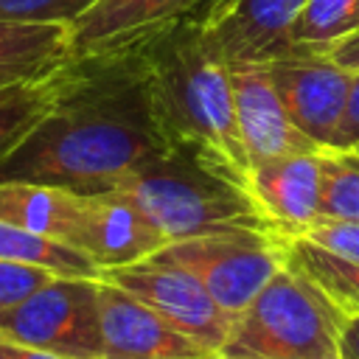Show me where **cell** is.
<instances>
[{
  "mask_svg": "<svg viewBox=\"0 0 359 359\" xmlns=\"http://www.w3.org/2000/svg\"><path fill=\"white\" fill-rule=\"evenodd\" d=\"M168 151L151 112L137 39H129L59 67L56 107L0 160V182L95 196Z\"/></svg>",
  "mask_w": 359,
  "mask_h": 359,
  "instance_id": "obj_1",
  "label": "cell"
},
{
  "mask_svg": "<svg viewBox=\"0 0 359 359\" xmlns=\"http://www.w3.org/2000/svg\"><path fill=\"white\" fill-rule=\"evenodd\" d=\"M135 39L168 149L247 188L250 160L238 137L230 65L210 48L205 28L174 17Z\"/></svg>",
  "mask_w": 359,
  "mask_h": 359,
  "instance_id": "obj_2",
  "label": "cell"
},
{
  "mask_svg": "<svg viewBox=\"0 0 359 359\" xmlns=\"http://www.w3.org/2000/svg\"><path fill=\"white\" fill-rule=\"evenodd\" d=\"M115 191L151 222L165 244L224 230L272 233L247 188L180 151L151 160Z\"/></svg>",
  "mask_w": 359,
  "mask_h": 359,
  "instance_id": "obj_3",
  "label": "cell"
},
{
  "mask_svg": "<svg viewBox=\"0 0 359 359\" xmlns=\"http://www.w3.org/2000/svg\"><path fill=\"white\" fill-rule=\"evenodd\" d=\"M345 320L337 303L286 261L233 320L222 356L339 359Z\"/></svg>",
  "mask_w": 359,
  "mask_h": 359,
  "instance_id": "obj_4",
  "label": "cell"
},
{
  "mask_svg": "<svg viewBox=\"0 0 359 359\" xmlns=\"http://www.w3.org/2000/svg\"><path fill=\"white\" fill-rule=\"evenodd\" d=\"M286 244L269 230H224L165 244L154 258L191 272L230 317H238L286 266Z\"/></svg>",
  "mask_w": 359,
  "mask_h": 359,
  "instance_id": "obj_5",
  "label": "cell"
},
{
  "mask_svg": "<svg viewBox=\"0 0 359 359\" xmlns=\"http://www.w3.org/2000/svg\"><path fill=\"white\" fill-rule=\"evenodd\" d=\"M101 278H50L22 303L0 311V337L65 359H104Z\"/></svg>",
  "mask_w": 359,
  "mask_h": 359,
  "instance_id": "obj_6",
  "label": "cell"
},
{
  "mask_svg": "<svg viewBox=\"0 0 359 359\" xmlns=\"http://www.w3.org/2000/svg\"><path fill=\"white\" fill-rule=\"evenodd\" d=\"M104 280L121 286L154 314H160L168 325L182 331L185 337L196 339L208 351L222 356V348L230 337L233 320L210 294L208 289L182 266H174L160 258H146L129 266L101 272Z\"/></svg>",
  "mask_w": 359,
  "mask_h": 359,
  "instance_id": "obj_7",
  "label": "cell"
},
{
  "mask_svg": "<svg viewBox=\"0 0 359 359\" xmlns=\"http://www.w3.org/2000/svg\"><path fill=\"white\" fill-rule=\"evenodd\" d=\"M261 65L297 129L323 151H342V126L353 73L311 50L278 56Z\"/></svg>",
  "mask_w": 359,
  "mask_h": 359,
  "instance_id": "obj_8",
  "label": "cell"
},
{
  "mask_svg": "<svg viewBox=\"0 0 359 359\" xmlns=\"http://www.w3.org/2000/svg\"><path fill=\"white\" fill-rule=\"evenodd\" d=\"M230 79H233L238 137H241L250 165L323 151L289 118V112L261 62L230 65Z\"/></svg>",
  "mask_w": 359,
  "mask_h": 359,
  "instance_id": "obj_9",
  "label": "cell"
},
{
  "mask_svg": "<svg viewBox=\"0 0 359 359\" xmlns=\"http://www.w3.org/2000/svg\"><path fill=\"white\" fill-rule=\"evenodd\" d=\"M104 359H219L109 280H98Z\"/></svg>",
  "mask_w": 359,
  "mask_h": 359,
  "instance_id": "obj_10",
  "label": "cell"
},
{
  "mask_svg": "<svg viewBox=\"0 0 359 359\" xmlns=\"http://www.w3.org/2000/svg\"><path fill=\"white\" fill-rule=\"evenodd\" d=\"M320 154L323 151H311L250 165V196L255 199L272 233H278L286 241L306 236L309 227L320 219Z\"/></svg>",
  "mask_w": 359,
  "mask_h": 359,
  "instance_id": "obj_11",
  "label": "cell"
},
{
  "mask_svg": "<svg viewBox=\"0 0 359 359\" xmlns=\"http://www.w3.org/2000/svg\"><path fill=\"white\" fill-rule=\"evenodd\" d=\"M163 247L165 238L118 191L84 196L79 250L93 258L101 272L146 261Z\"/></svg>",
  "mask_w": 359,
  "mask_h": 359,
  "instance_id": "obj_12",
  "label": "cell"
},
{
  "mask_svg": "<svg viewBox=\"0 0 359 359\" xmlns=\"http://www.w3.org/2000/svg\"><path fill=\"white\" fill-rule=\"evenodd\" d=\"M306 0H233L202 25L210 48L227 62H269L286 56V34Z\"/></svg>",
  "mask_w": 359,
  "mask_h": 359,
  "instance_id": "obj_13",
  "label": "cell"
},
{
  "mask_svg": "<svg viewBox=\"0 0 359 359\" xmlns=\"http://www.w3.org/2000/svg\"><path fill=\"white\" fill-rule=\"evenodd\" d=\"M194 0H95L70 22V59L87 56L180 17Z\"/></svg>",
  "mask_w": 359,
  "mask_h": 359,
  "instance_id": "obj_14",
  "label": "cell"
},
{
  "mask_svg": "<svg viewBox=\"0 0 359 359\" xmlns=\"http://www.w3.org/2000/svg\"><path fill=\"white\" fill-rule=\"evenodd\" d=\"M81 219L84 194L39 182H0V222L79 250Z\"/></svg>",
  "mask_w": 359,
  "mask_h": 359,
  "instance_id": "obj_15",
  "label": "cell"
},
{
  "mask_svg": "<svg viewBox=\"0 0 359 359\" xmlns=\"http://www.w3.org/2000/svg\"><path fill=\"white\" fill-rule=\"evenodd\" d=\"M70 62L67 22H6L0 20V70L45 76Z\"/></svg>",
  "mask_w": 359,
  "mask_h": 359,
  "instance_id": "obj_16",
  "label": "cell"
},
{
  "mask_svg": "<svg viewBox=\"0 0 359 359\" xmlns=\"http://www.w3.org/2000/svg\"><path fill=\"white\" fill-rule=\"evenodd\" d=\"M56 101H59V67L45 76H34L0 87V160L8 157L11 149H17L25 140V135L56 107Z\"/></svg>",
  "mask_w": 359,
  "mask_h": 359,
  "instance_id": "obj_17",
  "label": "cell"
},
{
  "mask_svg": "<svg viewBox=\"0 0 359 359\" xmlns=\"http://www.w3.org/2000/svg\"><path fill=\"white\" fill-rule=\"evenodd\" d=\"M286 261L311 278L345 317L359 314V264L325 252L309 238H292L286 244Z\"/></svg>",
  "mask_w": 359,
  "mask_h": 359,
  "instance_id": "obj_18",
  "label": "cell"
},
{
  "mask_svg": "<svg viewBox=\"0 0 359 359\" xmlns=\"http://www.w3.org/2000/svg\"><path fill=\"white\" fill-rule=\"evenodd\" d=\"M0 258L42 266L59 278H101V269L84 252L0 222Z\"/></svg>",
  "mask_w": 359,
  "mask_h": 359,
  "instance_id": "obj_19",
  "label": "cell"
},
{
  "mask_svg": "<svg viewBox=\"0 0 359 359\" xmlns=\"http://www.w3.org/2000/svg\"><path fill=\"white\" fill-rule=\"evenodd\" d=\"M359 31V0H306L286 34V56L325 53L337 39Z\"/></svg>",
  "mask_w": 359,
  "mask_h": 359,
  "instance_id": "obj_20",
  "label": "cell"
},
{
  "mask_svg": "<svg viewBox=\"0 0 359 359\" xmlns=\"http://www.w3.org/2000/svg\"><path fill=\"white\" fill-rule=\"evenodd\" d=\"M320 219L359 222V154L323 151Z\"/></svg>",
  "mask_w": 359,
  "mask_h": 359,
  "instance_id": "obj_21",
  "label": "cell"
},
{
  "mask_svg": "<svg viewBox=\"0 0 359 359\" xmlns=\"http://www.w3.org/2000/svg\"><path fill=\"white\" fill-rule=\"evenodd\" d=\"M95 0H0L6 22H73Z\"/></svg>",
  "mask_w": 359,
  "mask_h": 359,
  "instance_id": "obj_22",
  "label": "cell"
},
{
  "mask_svg": "<svg viewBox=\"0 0 359 359\" xmlns=\"http://www.w3.org/2000/svg\"><path fill=\"white\" fill-rule=\"evenodd\" d=\"M50 278H56V275L42 269V266H31V264L3 261L0 258V311L22 303L28 294H34Z\"/></svg>",
  "mask_w": 359,
  "mask_h": 359,
  "instance_id": "obj_23",
  "label": "cell"
},
{
  "mask_svg": "<svg viewBox=\"0 0 359 359\" xmlns=\"http://www.w3.org/2000/svg\"><path fill=\"white\" fill-rule=\"evenodd\" d=\"M311 244L323 247L331 255L359 264V222H339V219H317L306 236Z\"/></svg>",
  "mask_w": 359,
  "mask_h": 359,
  "instance_id": "obj_24",
  "label": "cell"
},
{
  "mask_svg": "<svg viewBox=\"0 0 359 359\" xmlns=\"http://www.w3.org/2000/svg\"><path fill=\"white\" fill-rule=\"evenodd\" d=\"M323 56H328L334 65H339V67H345L351 73H359V31L337 39Z\"/></svg>",
  "mask_w": 359,
  "mask_h": 359,
  "instance_id": "obj_25",
  "label": "cell"
},
{
  "mask_svg": "<svg viewBox=\"0 0 359 359\" xmlns=\"http://www.w3.org/2000/svg\"><path fill=\"white\" fill-rule=\"evenodd\" d=\"M359 146V73H353L345 126H342V151H353Z\"/></svg>",
  "mask_w": 359,
  "mask_h": 359,
  "instance_id": "obj_26",
  "label": "cell"
},
{
  "mask_svg": "<svg viewBox=\"0 0 359 359\" xmlns=\"http://www.w3.org/2000/svg\"><path fill=\"white\" fill-rule=\"evenodd\" d=\"M230 3H233V0H194L180 17L194 20V22H199V25H208V22H213Z\"/></svg>",
  "mask_w": 359,
  "mask_h": 359,
  "instance_id": "obj_27",
  "label": "cell"
},
{
  "mask_svg": "<svg viewBox=\"0 0 359 359\" xmlns=\"http://www.w3.org/2000/svg\"><path fill=\"white\" fill-rule=\"evenodd\" d=\"M339 359H359V314L348 317L339 334Z\"/></svg>",
  "mask_w": 359,
  "mask_h": 359,
  "instance_id": "obj_28",
  "label": "cell"
},
{
  "mask_svg": "<svg viewBox=\"0 0 359 359\" xmlns=\"http://www.w3.org/2000/svg\"><path fill=\"white\" fill-rule=\"evenodd\" d=\"M3 351L8 359H65V356H56V353H48V351H36V348H22V345H14L3 337Z\"/></svg>",
  "mask_w": 359,
  "mask_h": 359,
  "instance_id": "obj_29",
  "label": "cell"
},
{
  "mask_svg": "<svg viewBox=\"0 0 359 359\" xmlns=\"http://www.w3.org/2000/svg\"><path fill=\"white\" fill-rule=\"evenodd\" d=\"M22 79H34V76H25V73H17V70H0V87H6L11 81H22Z\"/></svg>",
  "mask_w": 359,
  "mask_h": 359,
  "instance_id": "obj_30",
  "label": "cell"
},
{
  "mask_svg": "<svg viewBox=\"0 0 359 359\" xmlns=\"http://www.w3.org/2000/svg\"><path fill=\"white\" fill-rule=\"evenodd\" d=\"M219 359H261V356H219Z\"/></svg>",
  "mask_w": 359,
  "mask_h": 359,
  "instance_id": "obj_31",
  "label": "cell"
},
{
  "mask_svg": "<svg viewBox=\"0 0 359 359\" xmlns=\"http://www.w3.org/2000/svg\"><path fill=\"white\" fill-rule=\"evenodd\" d=\"M0 359H8V356H6V351H3V337H0Z\"/></svg>",
  "mask_w": 359,
  "mask_h": 359,
  "instance_id": "obj_32",
  "label": "cell"
},
{
  "mask_svg": "<svg viewBox=\"0 0 359 359\" xmlns=\"http://www.w3.org/2000/svg\"><path fill=\"white\" fill-rule=\"evenodd\" d=\"M353 151H356V154H359V146H356V149H353Z\"/></svg>",
  "mask_w": 359,
  "mask_h": 359,
  "instance_id": "obj_33",
  "label": "cell"
},
{
  "mask_svg": "<svg viewBox=\"0 0 359 359\" xmlns=\"http://www.w3.org/2000/svg\"><path fill=\"white\" fill-rule=\"evenodd\" d=\"M353 154H356V151H353Z\"/></svg>",
  "mask_w": 359,
  "mask_h": 359,
  "instance_id": "obj_34",
  "label": "cell"
}]
</instances>
